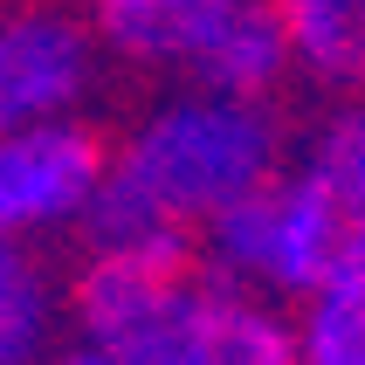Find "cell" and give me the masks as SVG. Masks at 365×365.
Returning a JSON list of instances; mask_svg holds the SVG:
<instances>
[{"instance_id":"6da1fadb","label":"cell","mask_w":365,"mask_h":365,"mask_svg":"<svg viewBox=\"0 0 365 365\" xmlns=\"http://www.w3.org/2000/svg\"><path fill=\"white\" fill-rule=\"evenodd\" d=\"M69 317L131 365H297L283 297L221 276L200 242L97 235L69 276Z\"/></svg>"},{"instance_id":"7a4b0ae2","label":"cell","mask_w":365,"mask_h":365,"mask_svg":"<svg viewBox=\"0 0 365 365\" xmlns=\"http://www.w3.org/2000/svg\"><path fill=\"white\" fill-rule=\"evenodd\" d=\"M283 159H289L283 124L262 97H227L207 83H186L152 110H138L131 131L118 138L110 193L83 242H97V235L200 242L235 200L276 180Z\"/></svg>"},{"instance_id":"3957f363","label":"cell","mask_w":365,"mask_h":365,"mask_svg":"<svg viewBox=\"0 0 365 365\" xmlns=\"http://www.w3.org/2000/svg\"><path fill=\"white\" fill-rule=\"evenodd\" d=\"M200 255L283 304H304L324 283L365 269V97L331 103L283 159V173L200 235Z\"/></svg>"},{"instance_id":"277c9868","label":"cell","mask_w":365,"mask_h":365,"mask_svg":"<svg viewBox=\"0 0 365 365\" xmlns=\"http://www.w3.org/2000/svg\"><path fill=\"white\" fill-rule=\"evenodd\" d=\"M110 165L118 145L90 118L0 124V235L28 248L56 235H90L110 193Z\"/></svg>"},{"instance_id":"5b68a950","label":"cell","mask_w":365,"mask_h":365,"mask_svg":"<svg viewBox=\"0 0 365 365\" xmlns=\"http://www.w3.org/2000/svg\"><path fill=\"white\" fill-rule=\"evenodd\" d=\"M103 62H110V48H103L90 7H76V0H21L0 21V124L83 118Z\"/></svg>"},{"instance_id":"8992f818","label":"cell","mask_w":365,"mask_h":365,"mask_svg":"<svg viewBox=\"0 0 365 365\" xmlns=\"http://www.w3.org/2000/svg\"><path fill=\"white\" fill-rule=\"evenodd\" d=\"M248 0H97V35L103 48L131 69H180L193 76V62L207 56V41L242 14Z\"/></svg>"},{"instance_id":"52a82bcc","label":"cell","mask_w":365,"mask_h":365,"mask_svg":"<svg viewBox=\"0 0 365 365\" xmlns=\"http://www.w3.org/2000/svg\"><path fill=\"white\" fill-rule=\"evenodd\" d=\"M289 76H304V69H297V41H289V28H283V7H276V0H248L242 14L207 41V56L193 62L186 83H207V90H227V97H262L269 103Z\"/></svg>"},{"instance_id":"ba28073f","label":"cell","mask_w":365,"mask_h":365,"mask_svg":"<svg viewBox=\"0 0 365 365\" xmlns=\"http://www.w3.org/2000/svg\"><path fill=\"white\" fill-rule=\"evenodd\" d=\"M69 317V283H56V269L41 262L28 242H7L0 255V365H48L56 338Z\"/></svg>"},{"instance_id":"9c48e42d","label":"cell","mask_w":365,"mask_h":365,"mask_svg":"<svg viewBox=\"0 0 365 365\" xmlns=\"http://www.w3.org/2000/svg\"><path fill=\"white\" fill-rule=\"evenodd\" d=\"M297 69L338 97H365V0H276Z\"/></svg>"},{"instance_id":"30bf717a","label":"cell","mask_w":365,"mask_h":365,"mask_svg":"<svg viewBox=\"0 0 365 365\" xmlns=\"http://www.w3.org/2000/svg\"><path fill=\"white\" fill-rule=\"evenodd\" d=\"M297 365H365V269L297 304Z\"/></svg>"},{"instance_id":"8fae6325","label":"cell","mask_w":365,"mask_h":365,"mask_svg":"<svg viewBox=\"0 0 365 365\" xmlns=\"http://www.w3.org/2000/svg\"><path fill=\"white\" fill-rule=\"evenodd\" d=\"M48 365H131L124 351H110V345H90V338H76V345H62Z\"/></svg>"},{"instance_id":"7c38bea8","label":"cell","mask_w":365,"mask_h":365,"mask_svg":"<svg viewBox=\"0 0 365 365\" xmlns=\"http://www.w3.org/2000/svg\"><path fill=\"white\" fill-rule=\"evenodd\" d=\"M76 7H97V0H76Z\"/></svg>"}]
</instances>
